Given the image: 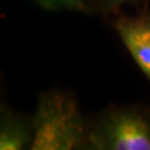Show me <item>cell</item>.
I'll list each match as a JSON object with an SVG mask.
<instances>
[{
  "label": "cell",
  "mask_w": 150,
  "mask_h": 150,
  "mask_svg": "<svg viewBox=\"0 0 150 150\" xmlns=\"http://www.w3.org/2000/svg\"><path fill=\"white\" fill-rule=\"evenodd\" d=\"M110 23L134 64L150 82V9L148 5L134 15L122 11L110 17Z\"/></svg>",
  "instance_id": "3957f363"
},
{
  "label": "cell",
  "mask_w": 150,
  "mask_h": 150,
  "mask_svg": "<svg viewBox=\"0 0 150 150\" xmlns=\"http://www.w3.org/2000/svg\"><path fill=\"white\" fill-rule=\"evenodd\" d=\"M150 0H82L83 13L95 15L105 20L121 12L126 6L142 7L149 4Z\"/></svg>",
  "instance_id": "5b68a950"
},
{
  "label": "cell",
  "mask_w": 150,
  "mask_h": 150,
  "mask_svg": "<svg viewBox=\"0 0 150 150\" xmlns=\"http://www.w3.org/2000/svg\"><path fill=\"white\" fill-rule=\"evenodd\" d=\"M33 141V125L31 116L11 108L7 100L0 107V149H31Z\"/></svg>",
  "instance_id": "277c9868"
},
{
  "label": "cell",
  "mask_w": 150,
  "mask_h": 150,
  "mask_svg": "<svg viewBox=\"0 0 150 150\" xmlns=\"http://www.w3.org/2000/svg\"><path fill=\"white\" fill-rule=\"evenodd\" d=\"M33 141L30 150H88V126L77 97L67 90L39 93L31 115Z\"/></svg>",
  "instance_id": "6da1fadb"
},
{
  "label": "cell",
  "mask_w": 150,
  "mask_h": 150,
  "mask_svg": "<svg viewBox=\"0 0 150 150\" xmlns=\"http://www.w3.org/2000/svg\"><path fill=\"white\" fill-rule=\"evenodd\" d=\"M88 150H150V107L109 105L89 117Z\"/></svg>",
  "instance_id": "7a4b0ae2"
},
{
  "label": "cell",
  "mask_w": 150,
  "mask_h": 150,
  "mask_svg": "<svg viewBox=\"0 0 150 150\" xmlns=\"http://www.w3.org/2000/svg\"><path fill=\"white\" fill-rule=\"evenodd\" d=\"M41 9L51 12L75 11L83 13L82 0H32Z\"/></svg>",
  "instance_id": "8992f818"
}]
</instances>
